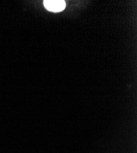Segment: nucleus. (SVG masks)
<instances>
[{
    "label": "nucleus",
    "instance_id": "nucleus-1",
    "mask_svg": "<svg viewBox=\"0 0 137 153\" xmlns=\"http://www.w3.org/2000/svg\"><path fill=\"white\" fill-rule=\"evenodd\" d=\"M44 5L48 10L54 12H60L66 7V3L63 0H46Z\"/></svg>",
    "mask_w": 137,
    "mask_h": 153
}]
</instances>
